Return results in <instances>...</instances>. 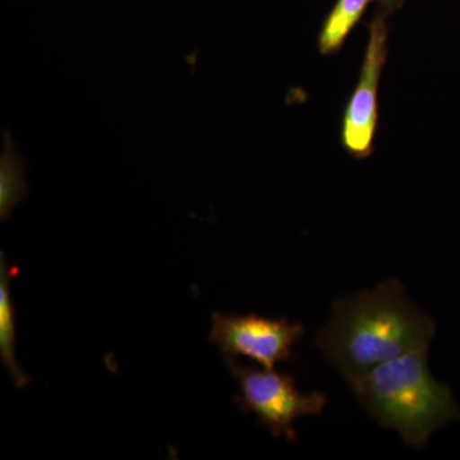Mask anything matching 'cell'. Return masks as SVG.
Instances as JSON below:
<instances>
[{
  "instance_id": "obj_1",
  "label": "cell",
  "mask_w": 460,
  "mask_h": 460,
  "mask_svg": "<svg viewBox=\"0 0 460 460\" xmlns=\"http://www.w3.org/2000/svg\"><path fill=\"white\" fill-rule=\"evenodd\" d=\"M434 321L414 304L401 281L341 296L316 335V345L348 384L381 363L429 348Z\"/></svg>"
},
{
  "instance_id": "obj_2",
  "label": "cell",
  "mask_w": 460,
  "mask_h": 460,
  "mask_svg": "<svg viewBox=\"0 0 460 460\" xmlns=\"http://www.w3.org/2000/svg\"><path fill=\"white\" fill-rule=\"evenodd\" d=\"M428 350L402 354L348 384L372 419L414 449L456 414L449 389L429 371Z\"/></svg>"
},
{
  "instance_id": "obj_3",
  "label": "cell",
  "mask_w": 460,
  "mask_h": 460,
  "mask_svg": "<svg viewBox=\"0 0 460 460\" xmlns=\"http://www.w3.org/2000/svg\"><path fill=\"white\" fill-rule=\"evenodd\" d=\"M226 366L238 383L241 394L235 399L243 411H252L261 426L274 438H286L289 443L296 438L293 423L308 416H320L328 404L323 393L299 392L295 377L275 370H257L239 365L226 357Z\"/></svg>"
},
{
  "instance_id": "obj_4",
  "label": "cell",
  "mask_w": 460,
  "mask_h": 460,
  "mask_svg": "<svg viewBox=\"0 0 460 460\" xmlns=\"http://www.w3.org/2000/svg\"><path fill=\"white\" fill-rule=\"evenodd\" d=\"M304 335L305 326L286 317L214 313L208 339L229 358L244 357L275 370L277 363L292 358V348Z\"/></svg>"
},
{
  "instance_id": "obj_5",
  "label": "cell",
  "mask_w": 460,
  "mask_h": 460,
  "mask_svg": "<svg viewBox=\"0 0 460 460\" xmlns=\"http://www.w3.org/2000/svg\"><path fill=\"white\" fill-rule=\"evenodd\" d=\"M386 54V25L381 18H377L371 23L361 75L345 109L341 128L345 150L358 159L370 156L374 151L378 119V87Z\"/></svg>"
},
{
  "instance_id": "obj_6",
  "label": "cell",
  "mask_w": 460,
  "mask_h": 460,
  "mask_svg": "<svg viewBox=\"0 0 460 460\" xmlns=\"http://www.w3.org/2000/svg\"><path fill=\"white\" fill-rule=\"evenodd\" d=\"M16 308L11 296V271L5 262L4 252L0 253V358L7 368L14 385L22 389L31 383L17 361Z\"/></svg>"
},
{
  "instance_id": "obj_7",
  "label": "cell",
  "mask_w": 460,
  "mask_h": 460,
  "mask_svg": "<svg viewBox=\"0 0 460 460\" xmlns=\"http://www.w3.org/2000/svg\"><path fill=\"white\" fill-rule=\"evenodd\" d=\"M2 157H0V217L3 222L11 217L12 211L27 195L25 162L18 153L16 144L8 129L3 132Z\"/></svg>"
},
{
  "instance_id": "obj_8",
  "label": "cell",
  "mask_w": 460,
  "mask_h": 460,
  "mask_svg": "<svg viewBox=\"0 0 460 460\" xmlns=\"http://www.w3.org/2000/svg\"><path fill=\"white\" fill-rule=\"evenodd\" d=\"M371 0H338L326 18L319 36V49L323 56L337 54L353 27L361 20Z\"/></svg>"
}]
</instances>
